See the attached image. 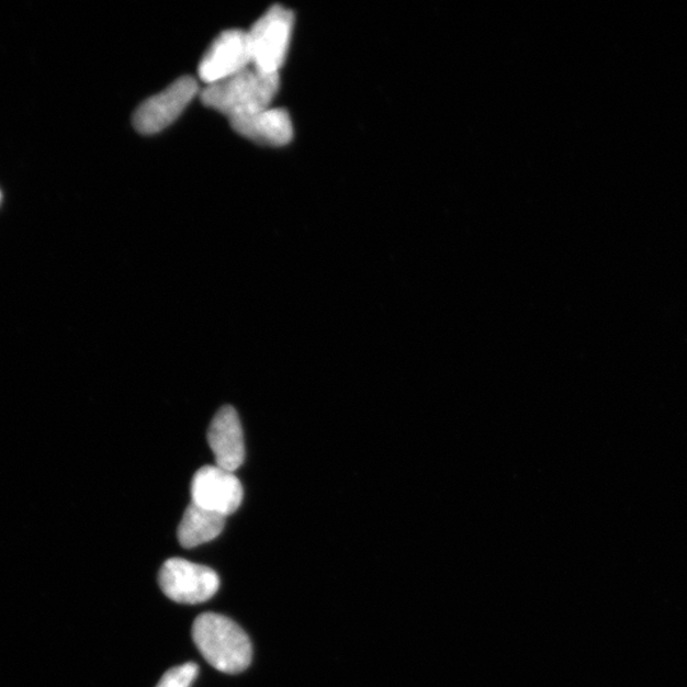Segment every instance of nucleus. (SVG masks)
I'll list each match as a JSON object with an SVG mask.
<instances>
[{"mask_svg": "<svg viewBox=\"0 0 687 687\" xmlns=\"http://www.w3.org/2000/svg\"><path fill=\"white\" fill-rule=\"evenodd\" d=\"M193 639L205 661L219 673L241 674L251 665L252 644L249 635L223 615H199L193 626Z\"/></svg>", "mask_w": 687, "mask_h": 687, "instance_id": "nucleus-1", "label": "nucleus"}, {"mask_svg": "<svg viewBox=\"0 0 687 687\" xmlns=\"http://www.w3.org/2000/svg\"><path fill=\"white\" fill-rule=\"evenodd\" d=\"M279 75L250 67L219 83L206 86L202 101L206 108L229 120L269 109L279 91Z\"/></svg>", "mask_w": 687, "mask_h": 687, "instance_id": "nucleus-2", "label": "nucleus"}, {"mask_svg": "<svg viewBox=\"0 0 687 687\" xmlns=\"http://www.w3.org/2000/svg\"><path fill=\"white\" fill-rule=\"evenodd\" d=\"M294 14L282 5L271 7L247 32L252 67L263 74L279 75L290 49Z\"/></svg>", "mask_w": 687, "mask_h": 687, "instance_id": "nucleus-3", "label": "nucleus"}, {"mask_svg": "<svg viewBox=\"0 0 687 687\" xmlns=\"http://www.w3.org/2000/svg\"><path fill=\"white\" fill-rule=\"evenodd\" d=\"M159 587L170 600L178 604L196 605L210 601L218 593V574L207 566L169 559L158 574Z\"/></svg>", "mask_w": 687, "mask_h": 687, "instance_id": "nucleus-4", "label": "nucleus"}, {"mask_svg": "<svg viewBox=\"0 0 687 687\" xmlns=\"http://www.w3.org/2000/svg\"><path fill=\"white\" fill-rule=\"evenodd\" d=\"M199 86L194 78L182 77L165 91L142 103L133 124L140 134H157L171 125L194 100Z\"/></svg>", "mask_w": 687, "mask_h": 687, "instance_id": "nucleus-5", "label": "nucleus"}, {"mask_svg": "<svg viewBox=\"0 0 687 687\" xmlns=\"http://www.w3.org/2000/svg\"><path fill=\"white\" fill-rule=\"evenodd\" d=\"M252 67L249 35L243 30L223 32L206 52L199 66V77L206 86L226 81Z\"/></svg>", "mask_w": 687, "mask_h": 687, "instance_id": "nucleus-6", "label": "nucleus"}, {"mask_svg": "<svg viewBox=\"0 0 687 687\" xmlns=\"http://www.w3.org/2000/svg\"><path fill=\"white\" fill-rule=\"evenodd\" d=\"M194 505L228 517L243 505L244 489L235 473L217 465L198 470L191 484Z\"/></svg>", "mask_w": 687, "mask_h": 687, "instance_id": "nucleus-7", "label": "nucleus"}, {"mask_svg": "<svg viewBox=\"0 0 687 687\" xmlns=\"http://www.w3.org/2000/svg\"><path fill=\"white\" fill-rule=\"evenodd\" d=\"M207 443L215 457V465L235 473L245 461V441L241 421L232 406H223L215 414L207 430Z\"/></svg>", "mask_w": 687, "mask_h": 687, "instance_id": "nucleus-8", "label": "nucleus"}, {"mask_svg": "<svg viewBox=\"0 0 687 687\" xmlns=\"http://www.w3.org/2000/svg\"><path fill=\"white\" fill-rule=\"evenodd\" d=\"M229 123L236 133L263 146L282 147L293 138L292 120L283 109L269 108Z\"/></svg>", "mask_w": 687, "mask_h": 687, "instance_id": "nucleus-9", "label": "nucleus"}, {"mask_svg": "<svg viewBox=\"0 0 687 687\" xmlns=\"http://www.w3.org/2000/svg\"><path fill=\"white\" fill-rule=\"evenodd\" d=\"M227 517L194 505L187 508L179 526L178 537L182 548L193 549L218 538L225 529Z\"/></svg>", "mask_w": 687, "mask_h": 687, "instance_id": "nucleus-10", "label": "nucleus"}, {"mask_svg": "<svg viewBox=\"0 0 687 687\" xmlns=\"http://www.w3.org/2000/svg\"><path fill=\"white\" fill-rule=\"evenodd\" d=\"M199 674V666L194 662L171 668L161 678L156 687H191Z\"/></svg>", "mask_w": 687, "mask_h": 687, "instance_id": "nucleus-11", "label": "nucleus"}, {"mask_svg": "<svg viewBox=\"0 0 687 687\" xmlns=\"http://www.w3.org/2000/svg\"><path fill=\"white\" fill-rule=\"evenodd\" d=\"M0 199H2V194H0Z\"/></svg>", "mask_w": 687, "mask_h": 687, "instance_id": "nucleus-12", "label": "nucleus"}]
</instances>
